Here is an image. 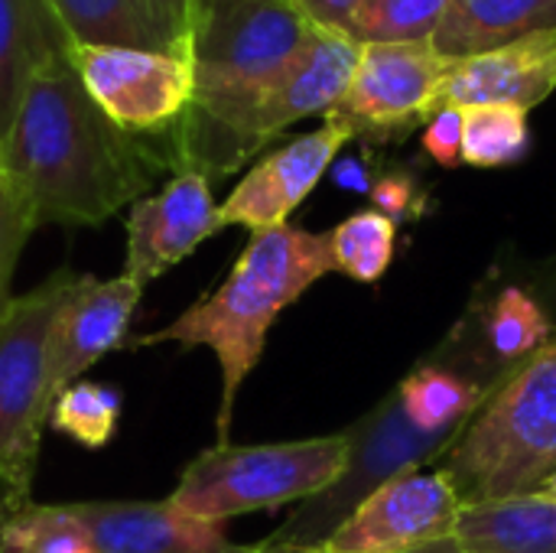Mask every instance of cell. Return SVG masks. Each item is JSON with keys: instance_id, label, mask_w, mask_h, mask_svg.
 I'll use <instances>...</instances> for the list:
<instances>
[{"instance_id": "7a4b0ae2", "label": "cell", "mask_w": 556, "mask_h": 553, "mask_svg": "<svg viewBox=\"0 0 556 553\" xmlns=\"http://www.w3.org/2000/svg\"><path fill=\"white\" fill-rule=\"evenodd\" d=\"M313 29L293 0H192L189 62L195 91L173 127V163L212 183L251 160L254 111Z\"/></svg>"}, {"instance_id": "4316f807", "label": "cell", "mask_w": 556, "mask_h": 553, "mask_svg": "<svg viewBox=\"0 0 556 553\" xmlns=\"http://www.w3.org/2000/svg\"><path fill=\"white\" fill-rule=\"evenodd\" d=\"M33 231H36V222H33L23 196L0 173V313L13 300V293H10L13 271H16V261H20Z\"/></svg>"}, {"instance_id": "d4e9b609", "label": "cell", "mask_w": 556, "mask_h": 553, "mask_svg": "<svg viewBox=\"0 0 556 553\" xmlns=\"http://www.w3.org/2000/svg\"><path fill=\"white\" fill-rule=\"evenodd\" d=\"M453 0H365L349 33L358 42H433Z\"/></svg>"}, {"instance_id": "484cf974", "label": "cell", "mask_w": 556, "mask_h": 553, "mask_svg": "<svg viewBox=\"0 0 556 553\" xmlns=\"http://www.w3.org/2000/svg\"><path fill=\"white\" fill-rule=\"evenodd\" d=\"M0 553H98L72 505H23L10 515Z\"/></svg>"}, {"instance_id": "d6a6232c", "label": "cell", "mask_w": 556, "mask_h": 553, "mask_svg": "<svg viewBox=\"0 0 556 553\" xmlns=\"http://www.w3.org/2000/svg\"><path fill=\"white\" fill-rule=\"evenodd\" d=\"M13 512H16V508L7 502V495H0V544H3V531H7V521H10Z\"/></svg>"}, {"instance_id": "4fadbf2b", "label": "cell", "mask_w": 556, "mask_h": 553, "mask_svg": "<svg viewBox=\"0 0 556 553\" xmlns=\"http://www.w3.org/2000/svg\"><path fill=\"white\" fill-rule=\"evenodd\" d=\"M358 59L362 42L352 33L316 26L303 52L257 104L251 121V150L257 153L303 117H326L349 91Z\"/></svg>"}, {"instance_id": "e0dca14e", "label": "cell", "mask_w": 556, "mask_h": 553, "mask_svg": "<svg viewBox=\"0 0 556 553\" xmlns=\"http://www.w3.org/2000/svg\"><path fill=\"white\" fill-rule=\"evenodd\" d=\"M65 59H72V39L49 0H0V143L26 88Z\"/></svg>"}, {"instance_id": "ba28073f", "label": "cell", "mask_w": 556, "mask_h": 553, "mask_svg": "<svg viewBox=\"0 0 556 553\" xmlns=\"http://www.w3.org/2000/svg\"><path fill=\"white\" fill-rule=\"evenodd\" d=\"M72 65L91 101L134 137L173 130L192 104L195 75L182 55L72 46Z\"/></svg>"}, {"instance_id": "5bb4252c", "label": "cell", "mask_w": 556, "mask_h": 553, "mask_svg": "<svg viewBox=\"0 0 556 553\" xmlns=\"http://www.w3.org/2000/svg\"><path fill=\"white\" fill-rule=\"evenodd\" d=\"M98 553H257L231 544L225 525L166 502H68Z\"/></svg>"}, {"instance_id": "4dcf8cb0", "label": "cell", "mask_w": 556, "mask_h": 553, "mask_svg": "<svg viewBox=\"0 0 556 553\" xmlns=\"http://www.w3.org/2000/svg\"><path fill=\"white\" fill-rule=\"evenodd\" d=\"M332 183L345 192H358V196H368L371 186H375V169L365 156H339L329 169Z\"/></svg>"}, {"instance_id": "d6986e66", "label": "cell", "mask_w": 556, "mask_h": 553, "mask_svg": "<svg viewBox=\"0 0 556 553\" xmlns=\"http://www.w3.org/2000/svg\"><path fill=\"white\" fill-rule=\"evenodd\" d=\"M453 538L466 553H556V499L521 495L469 505Z\"/></svg>"}, {"instance_id": "277c9868", "label": "cell", "mask_w": 556, "mask_h": 553, "mask_svg": "<svg viewBox=\"0 0 556 553\" xmlns=\"http://www.w3.org/2000/svg\"><path fill=\"white\" fill-rule=\"evenodd\" d=\"M463 508L521 499L556 473V339L515 368L443 453Z\"/></svg>"}, {"instance_id": "1f68e13d", "label": "cell", "mask_w": 556, "mask_h": 553, "mask_svg": "<svg viewBox=\"0 0 556 553\" xmlns=\"http://www.w3.org/2000/svg\"><path fill=\"white\" fill-rule=\"evenodd\" d=\"M407 553H466V551H463V544H459L456 538H446V541H437V544H427V548H417V551H407Z\"/></svg>"}, {"instance_id": "44dd1931", "label": "cell", "mask_w": 556, "mask_h": 553, "mask_svg": "<svg viewBox=\"0 0 556 553\" xmlns=\"http://www.w3.org/2000/svg\"><path fill=\"white\" fill-rule=\"evenodd\" d=\"M482 342L492 355V365L511 375L551 342V319L528 290L502 287L485 310Z\"/></svg>"}, {"instance_id": "52a82bcc", "label": "cell", "mask_w": 556, "mask_h": 553, "mask_svg": "<svg viewBox=\"0 0 556 553\" xmlns=\"http://www.w3.org/2000/svg\"><path fill=\"white\" fill-rule=\"evenodd\" d=\"M453 65L433 42H362L355 78L329 114L355 137H404L437 114Z\"/></svg>"}, {"instance_id": "ffe728a7", "label": "cell", "mask_w": 556, "mask_h": 553, "mask_svg": "<svg viewBox=\"0 0 556 553\" xmlns=\"http://www.w3.org/2000/svg\"><path fill=\"white\" fill-rule=\"evenodd\" d=\"M394 394L414 430L427 437L453 440L476 417V411L495 394V388L479 378H466L450 365L427 362L414 368Z\"/></svg>"}, {"instance_id": "7402d4cb", "label": "cell", "mask_w": 556, "mask_h": 553, "mask_svg": "<svg viewBox=\"0 0 556 553\" xmlns=\"http://www.w3.org/2000/svg\"><path fill=\"white\" fill-rule=\"evenodd\" d=\"M531 150L528 111L515 104L463 108V163L498 169L525 160Z\"/></svg>"}, {"instance_id": "9c48e42d", "label": "cell", "mask_w": 556, "mask_h": 553, "mask_svg": "<svg viewBox=\"0 0 556 553\" xmlns=\"http://www.w3.org/2000/svg\"><path fill=\"white\" fill-rule=\"evenodd\" d=\"M463 502L437 469H407L371 495L316 548L319 553H407L453 538Z\"/></svg>"}, {"instance_id": "e575fe53", "label": "cell", "mask_w": 556, "mask_h": 553, "mask_svg": "<svg viewBox=\"0 0 556 553\" xmlns=\"http://www.w3.org/2000/svg\"><path fill=\"white\" fill-rule=\"evenodd\" d=\"M0 173H3V166H0Z\"/></svg>"}, {"instance_id": "ac0fdd59", "label": "cell", "mask_w": 556, "mask_h": 553, "mask_svg": "<svg viewBox=\"0 0 556 553\" xmlns=\"http://www.w3.org/2000/svg\"><path fill=\"white\" fill-rule=\"evenodd\" d=\"M551 29H556V0H453L433 46L440 55L463 62Z\"/></svg>"}, {"instance_id": "8fae6325", "label": "cell", "mask_w": 556, "mask_h": 553, "mask_svg": "<svg viewBox=\"0 0 556 553\" xmlns=\"http://www.w3.org/2000/svg\"><path fill=\"white\" fill-rule=\"evenodd\" d=\"M349 140H355L352 127L329 114L323 127L290 140L287 147L254 163L218 205L222 228L241 225L254 235L287 225L290 212H296L303 199L319 186Z\"/></svg>"}, {"instance_id": "cb8c5ba5", "label": "cell", "mask_w": 556, "mask_h": 553, "mask_svg": "<svg viewBox=\"0 0 556 553\" xmlns=\"http://www.w3.org/2000/svg\"><path fill=\"white\" fill-rule=\"evenodd\" d=\"M329 238H332V254H336L339 274H345L358 284H378L394 261L397 225L375 209H362V212L342 218L329 231Z\"/></svg>"}, {"instance_id": "603a6c76", "label": "cell", "mask_w": 556, "mask_h": 553, "mask_svg": "<svg viewBox=\"0 0 556 553\" xmlns=\"http://www.w3.org/2000/svg\"><path fill=\"white\" fill-rule=\"evenodd\" d=\"M124 414V398L114 385L75 381L49 407V427L85 450H101L117 433Z\"/></svg>"}, {"instance_id": "83f0119b", "label": "cell", "mask_w": 556, "mask_h": 553, "mask_svg": "<svg viewBox=\"0 0 556 553\" xmlns=\"http://www.w3.org/2000/svg\"><path fill=\"white\" fill-rule=\"evenodd\" d=\"M368 199H371V209L388 215L394 225L417 222L427 212V192L417 183V176L407 173V169H391V173L375 176V186H371Z\"/></svg>"}, {"instance_id": "3957f363", "label": "cell", "mask_w": 556, "mask_h": 553, "mask_svg": "<svg viewBox=\"0 0 556 553\" xmlns=\"http://www.w3.org/2000/svg\"><path fill=\"white\" fill-rule=\"evenodd\" d=\"M326 274H336L329 231L316 235L290 222L270 231H254L228 277L208 297L195 300L163 329L140 336L137 345L173 342L179 349H208L215 355L222 372L215 430L218 443H228L238 391L257 368L274 323Z\"/></svg>"}, {"instance_id": "6da1fadb", "label": "cell", "mask_w": 556, "mask_h": 553, "mask_svg": "<svg viewBox=\"0 0 556 553\" xmlns=\"http://www.w3.org/2000/svg\"><path fill=\"white\" fill-rule=\"evenodd\" d=\"M0 166L36 228H94L143 199L166 160L121 130L65 59L26 88L0 143Z\"/></svg>"}, {"instance_id": "f546056e", "label": "cell", "mask_w": 556, "mask_h": 553, "mask_svg": "<svg viewBox=\"0 0 556 553\" xmlns=\"http://www.w3.org/2000/svg\"><path fill=\"white\" fill-rule=\"evenodd\" d=\"M365 0H293V7L319 29H345L352 26L355 13Z\"/></svg>"}, {"instance_id": "2e32d148", "label": "cell", "mask_w": 556, "mask_h": 553, "mask_svg": "<svg viewBox=\"0 0 556 553\" xmlns=\"http://www.w3.org/2000/svg\"><path fill=\"white\" fill-rule=\"evenodd\" d=\"M72 46H117L189 59L192 0H49Z\"/></svg>"}, {"instance_id": "5b68a950", "label": "cell", "mask_w": 556, "mask_h": 553, "mask_svg": "<svg viewBox=\"0 0 556 553\" xmlns=\"http://www.w3.org/2000/svg\"><path fill=\"white\" fill-rule=\"evenodd\" d=\"M349 460L352 430L261 447L215 443L182 469L169 502L195 518L225 525L238 515L326 495L342 482Z\"/></svg>"}, {"instance_id": "7c38bea8", "label": "cell", "mask_w": 556, "mask_h": 553, "mask_svg": "<svg viewBox=\"0 0 556 553\" xmlns=\"http://www.w3.org/2000/svg\"><path fill=\"white\" fill-rule=\"evenodd\" d=\"M215 231H222V218L212 183L195 169H179L160 192L127 209L124 274L147 287L182 264Z\"/></svg>"}, {"instance_id": "f1b7e54d", "label": "cell", "mask_w": 556, "mask_h": 553, "mask_svg": "<svg viewBox=\"0 0 556 553\" xmlns=\"http://www.w3.org/2000/svg\"><path fill=\"white\" fill-rule=\"evenodd\" d=\"M424 150L433 163L446 169L463 163V108H443L427 121Z\"/></svg>"}, {"instance_id": "30bf717a", "label": "cell", "mask_w": 556, "mask_h": 553, "mask_svg": "<svg viewBox=\"0 0 556 553\" xmlns=\"http://www.w3.org/2000/svg\"><path fill=\"white\" fill-rule=\"evenodd\" d=\"M143 287L127 274L91 277L75 274L55 316L46 342V407L104 355L127 345V329L137 313Z\"/></svg>"}, {"instance_id": "8992f818", "label": "cell", "mask_w": 556, "mask_h": 553, "mask_svg": "<svg viewBox=\"0 0 556 553\" xmlns=\"http://www.w3.org/2000/svg\"><path fill=\"white\" fill-rule=\"evenodd\" d=\"M72 277L75 271H55L0 313V495L13 508L29 505L39 443L49 427L46 342Z\"/></svg>"}, {"instance_id": "836d02e7", "label": "cell", "mask_w": 556, "mask_h": 553, "mask_svg": "<svg viewBox=\"0 0 556 553\" xmlns=\"http://www.w3.org/2000/svg\"><path fill=\"white\" fill-rule=\"evenodd\" d=\"M531 495H544V499H556V473L538 489V492H531Z\"/></svg>"}, {"instance_id": "9a60e30c", "label": "cell", "mask_w": 556, "mask_h": 553, "mask_svg": "<svg viewBox=\"0 0 556 553\" xmlns=\"http://www.w3.org/2000/svg\"><path fill=\"white\" fill-rule=\"evenodd\" d=\"M554 91L556 29H551L456 62L440 88L437 111L476 104H515L531 111Z\"/></svg>"}]
</instances>
